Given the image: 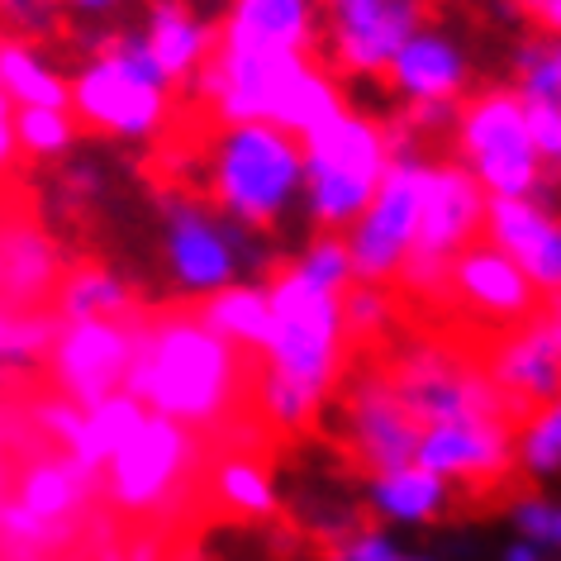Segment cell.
Masks as SVG:
<instances>
[{"instance_id":"d4e9b609","label":"cell","mask_w":561,"mask_h":561,"mask_svg":"<svg viewBox=\"0 0 561 561\" xmlns=\"http://www.w3.org/2000/svg\"><path fill=\"white\" fill-rule=\"evenodd\" d=\"M144 419H148V410L129 396V390H119V396L91 404V410H81V438L72 447V461L101 476L105 461L115 457L138 428H144Z\"/></svg>"},{"instance_id":"836d02e7","label":"cell","mask_w":561,"mask_h":561,"mask_svg":"<svg viewBox=\"0 0 561 561\" xmlns=\"http://www.w3.org/2000/svg\"><path fill=\"white\" fill-rule=\"evenodd\" d=\"M300 266L310 272L319 286H329V290H347V280H353V257H347V243L339 233H324V238H314L310 252L300 257Z\"/></svg>"},{"instance_id":"e0dca14e","label":"cell","mask_w":561,"mask_h":561,"mask_svg":"<svg viewBox=\"0 0 561 561\" xmlns=\"http://www.w3.org/2000/svg\"><path fill=\"white\" fill-rule=\"evenodd\" d=\"M62 257L58 243L34 219L0 224V305L5 310H38L58 296Z\"/></svg>"},{"instance_id":"8fae6325","label":"cell","mask_w":561,"mask_h":561,"mask_svg":"<svg viewBox=\"0 0 561 561\" xmlns=\"http://www.w3.org/2000/svg\"><path fill=\"white\" fill-rule=\"evenodd\" d=\"M485 229V191L461 162H428L424 181V209H419V229L410 243L414 262L453 266V257L476 233Z\"/></svg>"},{"instance_id":"4fadbf2b","label":"cell","mask_w":561,"mask_h":561,"mask_svg":"<svg viewBox=\"0 0 561 561\" xmlns=\"http://www.w3.org/2000/svg\"><path fill=\"white\" fill-rule=\"evenodd\" d=\"M419 433L424 428L414 424V414L400 404V396L390 390L381 371L362 376L347 390V453H353L362 471L386 476V471L414 467Z\"/></svg>"},{"instance_id":"d6986e66","label":"cell","mask_w":561,"mask_h":561,"mask_svg":"<svg viewBox=\"0 0 561 561\" xmlns=\"http://www.w3.org/2000/svg\"><path fill=\"white\" fill-rule=\"evenodd\" d=\"M215 38L248 53H300L305 58L319 38L314 0H229V15Z\"/></svg>"},{"instance_id":"ee69618b","label":"cell","mask_w":561,"mask_h":561,"mask_svg":"<svg viewBox=\"0 0 561 561\" xmlns=\"http://www.w3.org/2000/svg\"><path fill=\"white\" fill-rule=\"evenodd\" d=\"M504 561H538V552H533V547H510V557Z\"/></svg>"},{"instance_id":"4316f807","label":"cell","mask_w":561,"mask_h":561,"mask_svg":"<svg viewBox=\"0 0 561 561\" xmlns=\"http://www.w3.org/2000/svg\"><path fill=\"white\" fill-rule=\"evenodd\" d=\"M58 319L72 324V319H124L134 310V296L119 276H110L105 266H77V272H62L58 280Z\"/></svg>"},{"instance_id":"b9f144b4","label":"cell","mask_w":561,"mask_h":561,"mask_svg":"<svg viewBox=\"0 0 561 561\" xmlns=\"http://www.w3.org/2000/svg\"><path fill=\"white\" fill-rule=\"evenodd\" d=\"M62 5H72L81 10V15H105V10H115L119 0H62Z\"/></svg>"},{"instance_id":"ba28073f","label":"cell","mask_w":561,"mask_h":561,"mask_svg":"<svg viewBox=\"0 0 561 561\" xmlns=\"http://www.w3.org/2000/svg\"><path fill=\"white\" fill-rule=\"evenodd\" d=\"M424 181H428V162L410 158V152H390V167L376 186L371 205L362 209L347 257H353V276L362 286H386L396 280L400 262L410 257L414 229H419V209H424Z\"/></svg>"},{"instance_id":"e575fe53","label":"cell","mask_w":561,"mask_h":561,"mask_svg":"<svg viewBox=\"0 0 561 561\" xmlns=\"http://www.w3.org/2000/svg\"><path fill=\"white\" fill-rule=\"evenodd\" d=\"M528 138L538 162H561V110L557 105H524Z\"/></svg>"},{"instance_id":"5b68a950","label":"cell","mask_w":561,"mask_h":561,"mask_svg":"<svg viewBox=\"0 0 561 561\" xmlns=\"http://www.w3.org/2000/svg\"><path fill=\"white\" fill-rule=\"evenodd\" d=\"M305 201L319 229L339 233L362 219L390 167V134H381L371 119L343 115L305 138Z\"/></svg>"},{"instance_id":"7402d4cb","label":"cell","mask_w":561,"mask_h":561,"mask_svg":"<svg viewBox=\"0 0 561 561\" xmlns=\"http://www.w3.org/2000/svg\"><path fill=\"white\" fill-rule=\"evenodd\" d=\"M144 48H148V58L162 72L167 87H186V81L205 67L209 48H215V30L195 15L186 0H152Z\"/></svg>"},{"instance_id":"d6a6232c","label":"cell","mask_w":561,"mask_h":561,"mask_svg":"<svg viewBox=\"0 0 561 561\" xmlns=\"http://www.w3.org/2000/svg\"><path fill=\"white\" fill-rule=\"evenodd\" d=\"M390 319V296L381 286H347L343 290V333L347 343H376Z\"/></svg>"},{"instance_id":"30bf717a","label":"cell","mask_w":561,"mask_h":561,"mask_svg":"<svg viewBox=\"0 0 561 561\" xmlns=\"http://www.w3.org/2000/svg\"><path fill=\"white\" fill-rule=\"evenodd\" d=\"M453 305L490 329V339H500L538 314V286L495 243H467L453 257Z\"/></svg>"},{"instance_id":"ffe728a7","label":"cell","mask_w":561,"mask_h":561,"mask_svg":"<svg viewBox=\"0 0 561 561\" xmlns=\"http://www.w3.org/2000/svg\"><path fill=\"white\" fill-rule=\"evenodd\" d=\"M91 495H95V471L77 467L72 457H38L15 476V504L30 518H38L48 533H58V538L77 528Z\"/></svg>"},{"instance_id":"7c38bea8","label":"cell","mask_w":561,"mask_h":561,"mask_svg":"<svg viewBox=\"0 0 561 561\" xmlns=\"http://www.w3.org/2000/svg\"><path fill=\"white\" fill-rule=\"evenodd\" d=\"M514 461V424L504 419H457L428 424L419 433L414 467L433 471L438 481H467L471 490L504 485Z\"/></svg>"},{"instance_id":"7dc6e473","label":"cell","mask_w":561,"mask_h":561,"mask_svg":"<svg viewBox=\"0 0 561 561\" xmlns=\"http://www.w3.org/2000/svg\"><path fill=\"white\" fill-rule=\"evenodd\" d=\"M557 404H561V400H557Z\"/></svg>"},{"instance_id":"f1b7e54d","label":"cell","mask_w":561,"mask_h":561,"mask_svg":"<svg viewBox=\"0 0 561 561\" xmlns=\"http://www.w3.org/2000/svg\"><path fill=\"white\" fill-rule=\"evenodd\" d=\"M209 490H215V500L224 504V510L243 514V518H262V514L276 510V490H272V481H266V471L252 467V461H243V457L219 461Z\"/></svg>"},{"instance_id":"cb8c5ba5","label":"cell","mask_w":561,"mask_h":561,"mask_svg":"<svg viewBox=\"0 0 561 561\" xmlns=\"http://www.w3.org/2000/svg\"><path fill=\"white\" fill-rule=\"evenodd\" d=\"M0 95L15 110H67L62 72L15 34H0Z\"/></svg>"},{"instance_id":"1f68e13d","label":"cell","mask_w":561,"mask_h":561,"mask_svg":"<svg viewBox=\"0 0 561 561\" xmlns=\"http://www.w3.org/2000/svg\"><path fill=\"white\" fill-rule=\"evenodd\" d=\"M518 101L524 105H557L561 110V62L547 44H528L518 53Z\"/></svg>"},{"instance_id":"bcb514c9","label":"cell","mask_w":561,"mask_h":561,"mask_svg":"<svg viewBox=\"0 0 561 561\" xmlns=\"http://www.w3.org/2000/svg\"><path fill=\"white\" fill-rule=\"evenodd\" d=\"M557 542H561V510H557Z\"/></svg>"},{"instance_id":"83f0119b","label":"cell","mask_w":561,"mask_h":561,"mask_svg":"<svg viewBox=\"0 0 561 561\" xmlns=\"http://www.w3.org/2000/svg\"><path fill=\"white\" fill-rule=\"evenodd\" d=\"M371 504L400 524H424L447 504V481H438L424 467H400L386 476H371Z\"/></svg>"},{"instance_id":"ab89813d","label":"cell","mask_w":561,"mask_h":561,"mask_svg":"<svg viewBox=\"0 0 561 561\" xmlns=\"http://www.w3.org/2000/svg\"><path fill=\"white\" fill-rule=\"evenodd\" d=\"M518 5L528 10L538 30H547V34L561 38V0H518Z\"/></svg>"},{"instance_id":"52a82bcc","label":"cell","mask_w":561,"mask_h":561,"mask_svg":"<svg viewBox=\"0 0 561 561\" xmlns=\"http://www.w3.org/2000/svg\"><path fill=\"white\" fill-rule=\"evenodd\" d=\"M195 457H201V438H195L186 424L148 414L144 428L101 467V476H105L101 490L124 514H152V510H162L181 485H191Z\"/></svg>"},{"instance_id":"3957f363","label":"cell","mask_w":561,"mask_h":561,"mask_svg":"<svg viewBox=\"0 0 561 561\" xmlns=\"http://www.w3.org/2000/svg\"><path fill=\"white\" fill-rule=\"evenodd\" d=\"M172 87L152 67L144 34H115L67 81V110L81 129L105 138H152L172 115Z\"/></svg>"},{"instance_id":"74e56055","label":"cell","mask_w":561,"mask_h":561,"mask_svg":"<svg viewBox=\"0 0 561 561\" xmlns=\"http://www.w3.org/2000/svg\"><path fill=\"white\" fill-rule=\"evenodd\" d=\"M518 528L528 542H557V510L542 500H524L518 504Z\"/></svg>"},{"instance_id":"f546056e","label":"cell","mask_w":561,"mask_h":561,"mask_svg":"<svg viewBox=\"0 0 561 561\" xmlns=\"http://www.w3.org/2000/svg\"><path fill=\"white\" fill-rule=\"evenodd\" d=\"M77 144L72 110H15V148L34 162L62 158Z\"/></svg>"},{"instance_id":"f35d334b","label":"cell","mask_w":561,"mask_h":561,"mask_svg":"<svg viewBox=\"0 0 561 561\" xmlns=\"http://www.w3.org/2000/svg\"><path fill=\"white\" fill-rule=\"evenodd\" d=\"M15 158H20V148H15V105L0 95V176L15 167Z\"/></svg>"},{"instance_id":"603a6c76","label":"cell","mask_w":561,"mask_h":561,"mask_svg":"<svg viewBox=\"0 0 561 561\" xmlns=\"http://www.w3.org/2000/svg\"><path fill=\"white\" fill-rule=\"evenodd\" d=\"M195 314H201L209 333H219L224 343L248 357H262L266 343H272V305H266V290L257 286H224Z\"/></svg>"},{"instance_id":"6da1fadb","label":"cell","mask_w":561,"mask_h":561,"mask_svg":"<svg viewBox=\"0 0 561 561\" xmlns=\"http://www.w3.org/2000/svg\"><path fill=\"white\" fill-rule=\"evenodd\" d=\"M257 362L262 357L238 353L219 333H209L195 310H167L138 319L124 390L172 424L215 428L257 390Z\"/></svg>"},{"instance_id":"f6af8a7d","label":"cell","mask_w":561,"mask_h":561,"mask_svg":"<svg viewBox=\"0 0 561 561\" xmlns=\"http://www.w3.org/2000/svg\"><path fill=\"white\" fill-rule=\"evenodd\" d=\"M5 485H10V476H5V467H0V500H5Z\"/></svg>"},{"instance_id":"60d3db41","label":"cell","mask_w":561,"mask_h":561,"mask_svg":"<svg viewBox=\"0 0 561 561\" xmlns=\"http://www.w3.org/2000/svg\"><path fill=\"white\" fill-rule=\"evenodd\" d=\"M538 324L547 329V339H552L557 353H561V290L557 296H547V305H538Z\"/></svg>"},{"instance_id":"44dd1931","label":"cell","mask_w":561,"mask_h":561,"mask_svg":"<svg viewBox=\"0 0 561 561\" xmlns=\"http://www.w3.org/2000/svg\"><path fill=\"white\" fill-rule=\"evenodd\" d=\"M381 77L414 110L419 105H453L457 95L467 91V58H461V48L447 44L443 34H424V30H419L410 44L390 58V67Z\"/></svg>"},{"instance_id":"4dcf8cb0","label":"cell","mask_w":561,"mask_h":561,"mask_svg":"<svg viewBox=\"0 0 561 561\" xmlns=\"http://www.w3.org/2000/svg\"><path fill=\"white\" fill-rule=\"evenodd\" d=\"M62 319H53L44 310H5L0 305V362H34L48 353L53 333H58Z\"/></svg>"},{"instance_id":"9a60e30c","label":"cell","mask_w":561,"mask_h":561,"mask_svg":"<svg viewBox=\"0 0 561 561\" xmlns=\"http://www.w3.org/2000/svg\"><path fill=\"white\" fill-rule=\"evenodd\" d=\"M485 233L533 286L557 296L561 290V224L533 201L485 195Z\"/></svg>"},{"instance_id":"5bb4252c","label":"cell","mask_w":561,"mask_h":561,"mask_svg":"<svg viewBox=\"0 0 561 561\" xmlns=\"http://www.w3.org/2000/svg\"><path fill=\"white\" fill-rule=\"evenodd\" d=\"M481 367L490 381L524 410V419H528V410L538 414L542 404L561 400V353H557V343L547 339V329L538 324V314H533L524 329L500 333V339L490 343V353L481 357Z\"/></svg>"},{"instance_id":"7a4b0ae2","label":"cell","mask_w":561,"mask_h":561,"mask_svg":"<svg viewBox=\"0 0 561 561\" xmlns=\"http://www.w3.org/2000/svg\"><path fill=\"white\" fill-rule=\"evenodd\" d=\"M266 305H272V343H266V376H257L252 400L272 428L296 433L339 386L347 357L343 296L319 286L300 262H290L272 276Z\"/></svg>"},{"instance_id":"9c48e42d","label":"cell","mask_w":561,"mask_h":561,"mask_svg":"<svg viewBox=\"0 0 561 561\" xmlns=\"http://www.w3.org/2000/svg\"><path fill=\"white\" fill-rule=\"evenodd\" d=\"M134 339H138L134 314L58 324L48 343V376L58 386V396L72 400L77 410H91V404L119 396L124 381H129Z\"/></svg>"},{"instance_id":"7bdbcfd3","label":"cell","mask_w":561,"mask_h":561,"mask_svg":"<svg viewBox=\"0 0 561 561\" xmlns=\"http://www.w3.org/2000/svg\"><path fill=\"white\" fill-rule=\"evenodd\" d=\"M0 561H48L44 552H24V547H0Z\"/></svg>"},{"instance_id":"484cf974","label":"cell","mask_w":561,"mask_h":561,"mask_svg":"<svg viewBox=\"0 0 561 561\" xmlns=\"http://www.w3.org/2000/svg\"><path fill=\"white\" fill-rule=\"evenodd\" d=\"M339 115H343L339 87L329 81L324 67L305 62L296 72V81L286 87V95L276 101V110H272V129H280L286 138H300V144H305V138L319 134L324 124H333Z\"/></svg>"},{"instance_id":"8992f818","label":"cell","mask_w":561,"mask_h":561,"mask_svg":"<svg viewBox=\"0 0 561 561\" xmlns=\"http://www.w3.org/2000/svg\"><path fill=\"white\" fill-rule=\"evenodd\" d=\"M457 144H461V167L481 181L490 195H510V201H528L538 186L542 162L533 152L524 101L514 91H485L461 110L457 119Z\"/></svg>"},{"instance_id":"2e32d148","label":"cell","mask_w":561,"mask_h":561,"mask_svg":"<svg viewBox=\"0 0 561 561\" xmlns=\"http://www.w3.org/2000/svg\"><path fill=\"white\" fill-rule=\"evenodd\" d=\"M419 30H424V0H381L362 15L329 20V53L343 72H386Z\"/></svg>"},{"instance_id":"277c9868","label":"cell","mask_w":561,"mask_h":561,"mask_svg":"<svg viewBox=\"0 0 561 561\" xmlns=\"http://www.w3.org/2000/svg\"><path fill=\"white\" fill-rule=\"evenodd\" d=\"M305 181L300 144L272 124H233L209 148V201L238 224H276Z\"/></svg>"},{"instance_id":"ac0fdd59","label":"cell","mask_w":561,"mask_h":561,"mask_svg":"<svg viewBox=\"0 0 561 561\" xmlns=\"http://www.w3.org/2000/svg\"><path fill=\"white\" fill-rule=\"evenodd\" d=\"M167 257H172L176 286L191 290V296L224 290L238 266L229 233L201 205H172V219H167Z\"/></svg>"},{"instance_id":"8d00e7d4","label":"cell","mask_w":561,"mask_h":561,"mask_svg":"<svg viewBox=\"0 0 561 561\" xmlns=\"http://www.w3.org/2000/svg\"><path fill=\"white\" fill-rule=\"evenodd\" d=\"M333 561H424V557L400 552V547L390 538H381V533H357L353 542H343L339 552H333Z\"/></svg>"},{"instance_id":"d590c367","label":"cell","mask_w":561,"mask_h":561,"mask_svg":"<svg viewBox=\"0 0 561 561\" xmlns=\"http://www.w3.org/2000/svg\"><path fill=\"white\" fill-rule=\"evenodd\" d=\"M0 20L15 34H44L58 20V0H0Z\"/></svg>"}]
</instances>
